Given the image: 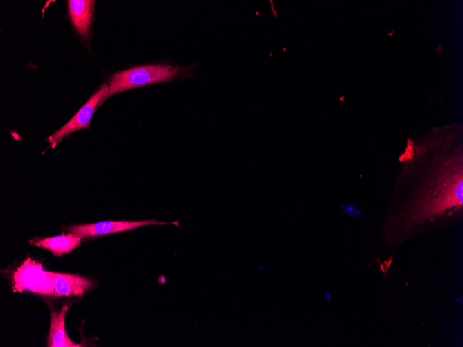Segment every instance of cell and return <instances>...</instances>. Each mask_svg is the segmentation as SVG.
Here are the masks:
<instances>
[{
    "mask_svg": "<svg viewBox=\"0 0 463 347\" xmlns=\"http://www.w3.org/2000/svg\"><path fill=\"white\" fill-rule=\"evenodd\" d=\"M433 130L420 143L408 139L381 228L387 246L426 231L447 229L463 216V152L459 131Z\"/></svg>",
    "mask_w": 463,
    "mask_h": 347,
    "instance_id": "cell-1",
    "label": "cell"
},
{
    "mask_svg": "<svg viewBox=\"0 0 463 347\" xmlns=\"http://www.w3.org/2000/svg\"><path fill=\"white\" fill-rule=\"evenodd\" d=\"M180 68L157 64L133 67L116 73L109 79L107 97L137 87L167 82L179 73Z\"/></svg>",
    "mask_w": 463,
    "mask_h": 347,
    "instance_id": "cell-2",
    "label": "cell"
},
{
    "mask_svg": "<svg viewBox=\"0 0 463 347\" xmlns=\"http://www.w3.org/2000/svg\"><path fill=\"white\" fill-rule=\"evenodd\" d=\"M54 280L55 272L44 270L40 263L28 258L13 274V290L53 296Z\"/></svg>",
    "mask_w": 463,
    "mask_h": 347,
    "instance_id": "cell-3",
    "label": "cell"
},
{
    "mask_svg": "<svg viewBox=\"0 0 463 347\" xmlns=\"http://www.w3.org/2000/svg\"><path fill=\"white\" fill-rule=\"evenodd\" d=\"M110 91L109 86L102 84L78 112L61 128L47 138L51 146L54 148L64 136L82 128H89V123L97 105L101 104Z\"/></svg>",
    "mask_w": 463,
    "mask_h": 347,
    "instance_id": "cell-4",
    "label": "cell"
},
{
    "mask_svg": "<svg viewBox=\"0 0 463 347\" xmlns=\"http://www.w3.org/2000/svg\"><path fill=\"white\" fill-rule=\"evenodd\" d=\"M166 222H159L156 219L143 221H105L97 223L73 225L69 228V233L81 238L99 236L134 229L148 225H165Z\"/></svg>",
    "mask_w": 463,
    "mask_h": 347,
    "instance_id": "cell-5",
    "label": "cell"
},
{
    "mask_svg": "<svg viewBox=\"0 0 463 347\" xmlns=\"http://www.w3.org/2000/svg\"><path fill=\"white\" fill-rule=\"evenodd\" d=\"M92 285L90 279L80 275L55 272L53 296H81Z\"/></svg>",
    "mask_w": 463,
    "mask_h": 347,
    "instance_id": "cell-6",
    "label": "cell"
},
{
    "mask_svg": "<svg viewBox=\"0 0 463 347\" xmlns=\"http://www.w3.org/2000/svg\"><path fill=\"white\" fill-rule=\"evenodd\" d=\"M67 2L73 26L85 40L87 39L95 1L69 0Z\"/></svg>",
    "mask_w": 463,
    "mask_h": 347,
    "instance_id": "cell-7",
    "label": "cell"
},
{
    "mask_svg": "<svg viewBox=\"0 0 463 347\" xmlns=\"http://www.w3.org/2000/svg\"><path fill=\"white\" fill-rule=\"evenodd\" d=\"M69 305L64 303L60 312L51 310V323L47 338L48 347H80L68 337L64 327L65 315Z\"/></svg>",
    "mask_w": 463,
    "mask_h": 347,
    "instance_id": "cell-8",
    "label": "cell"
},
{
    "mask_svg": "<svg viewBox=\"0 0 463 347\" xmlns=\"http://www.w3.org/2000/svg\"><path fill=\"white\" fill-rule=\"evenodd\" d=\"M82 238L72 233L58 236L30 240V244L42 247L51 251L56 256L67 253L81 244Z\"/></svg>",
    "mask_w": 463,
    "mask_h": 347,
    "instance_id": "cell-9",
    "label": "cell"
},
{
    "mask_svg": "<svg viewBox=\"0 0 463 347\" xmlns=\"http://www.w3.org/2000/svg\"><path fill=\"white\" fill-rule=\"evenodd\" d=\"M341 209L344 213L351 216H356L360 213L356 206L349 204L342 206Z\"/></svg>",
    "mask_w": 463,
    "mask_h": 347,
    "instance_id": "cell-10",
    "label": "cell"
},
{
    "mask_svg": "<svg viewBox=\"0 0 463 347\" xmlns=\"http://www.w3.org/2000/svg\"><path fill=\"white\" fill-rule=\"evenodd\" d=\"M324 296H325V299H326V300L327 301H331V300H333V296H332V295H331V293H329V292H326V291H324Z\"/></svg>",
    "mask_w": 463,
    "mask_h": 347,
    "instance_id": "cell-11",
    "label": "cell"
},
{
    "mask_svg": "<svg viewBox=\"0 0 463 347\" xmlns=\"http://www.w3.org/2000/svg\"><path fill=\"white\" fill-rule=\"evenodd\" d=\"M260 269L263 270V266L260 267Z\"/></svg>",
    "mask_w": 463,
    "mask_h": 347,
    "instance_id": "cell-12",
    "label": "cell"
}]
</instances>
